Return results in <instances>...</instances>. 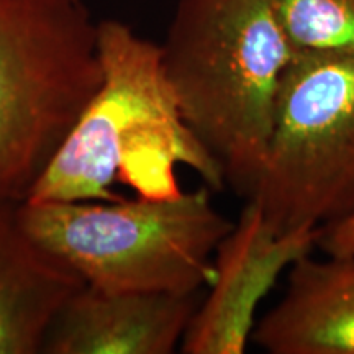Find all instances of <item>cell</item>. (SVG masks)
I'll list each match as a JSON object with an SVG mask.
<instances>
[{
  "instance_id": "obj_1",
  "label": "cell",
  "mask_w": 354,
  "mask_h": 354,
  "mask_svg": "<svg viewBox=\"0 0 354 354\" xmlns=\"http://www.w3.org/2000/svg\"><path fill=\"white\" fill-rule=\"evenodd\" d=\"M97 44L99 87L26 201L112 202L122 198L113 184L141 197L176 196L180 165L212 192L227 189L216 162L185 125L162 48L118 20L99 21Z\"/></svg>"
},
{
  "instance_id": "obj_2",
  "label": "cell",
  "mask_w": 354,
  "mask_h": 354,
  "mask_svg": "<svg viewBox=\"0 0 354 354\" xmlns=\"http://www.w3.org/2000/svg\"><path fill=\"white\" fill-rule=\"evenodd\" d=\"M161 48L185 125L216 162L225 187L250 198L295 53L271 7L266 0H177Z\"/></svg>"
},
{
  "instance_id": "obj_3",
  "label": "cell",
  "mask_w": 354,
  "mask_h": 354,
  "mask_svg": "<svg viewBox=\"0 0 354 354\" xmlns=\"http://www.w3.org/2000/svg\"><path fill=\"white\" fill-rule=\"evenodd\" d=\"M21 228L94 289L194 294L215 277L214 256L233 223L202 187L169 197L33 202Z\"/></svg>"
},
{
  "instance_id": "obj_4",
  "label": "cell",
  "mask_w": 354,
  "mask_h": 354,
  "mask_svg": "<svg viewBox=\"0 0 354 354\" xmlns=\"http://www.w3.org/2000/svg\"><path fill=\"white\" fill-rule=\"evenodd\" d=\"M84 0H0V207L30 197L102 71Z\"/></svg>"
},
{
  "instance_id": "obj_5",
  "label": "cell",
  "mask_w": 354,
  "mask_h": 354,
  "mask_svg": "<svg viewBox=\"0 0 354 354\" xmlns=\"http://www.w3.org/2000/svg\"><path fill=\"white\" fill-rule=\"evenodd\" d=\"M248 201L277 233L354 214V50L294 53Z\"/></svg>"
},
{
  "instance_id": "obj_6",
  "label": "cell",
  "mask_w": 354,
  "mask_h": 354,
  "mask_svg": "<svg viewBox=\"0 0 354 354\" xmlns=\"http://www.w3.org/2000/svg\"><path fill=\"white\" fill-rule=\"evenodd\" d=\"M318 228L277 233L253 201L218 243L215 277L185 331V354H243L254 330L261 300L279 276L317 246Z\"/></svg>"
},
{
  "instance_id": "obj_7",
  "label": "cell",
  "mask_w": 354,
  "mask_h": 354,
  "mask_svg": "<svg viewBox=\"0 0 354 354\" xmlns=\"http://www.w3.org/2000/svg\"><path fill=\"white\" fill-rule=\"evenodd\" d=\"M201 300V292L112 294L84 284L51 322L41 353H174Z\"/></svg>"
},
{
  "instance_id": "obj_8",
  "label": "cell",
  "mask_w": 354,
  "mask_h": 354,
  "mask_svg": "<svg viewBox=\"0 0 354 354\" xmlns=\"http://www.w3.org/2000/svg\"><path fill=\"white\" fill-rule=\"evenodd\" d=\"M251 338L271 354H354V254L295 261Z\"/></svg>"
},
{
  "instance_id": "obj_9",
  "label": "cell",
  "mask_w": 354,
  "mask_h": 354,
  "mask_svg": "<svg viewBox=\"0 0 354 354\" xmlns=\"http://www.w3.org/2000/svg\"><path fill=\"white\" fill-rule=\"evenodd\" d=\"M82 286L25 233L17 207H0V354L41 353L51 322Z\"/></svg>"
},
{
  "instance_id": "obj_10",
  "label": "cell",
  "mask_w": 354,
  "mask_h": 354,
  "mask_svg": "<svg viewBox=\"0 0 354 354\" xmlns=\"http://www.w3.org/2000/svg\"><path fill=\"white\" fill-rule=\"evenodd\" d=\"M295 51L354 50V0H266Z\"/></svg>"
},
{
  "instance_id": "obj_11",
  "label": "cell",
  "mask_w": 354,
  "mask_h": 354,
  "mask_svg": "<svg viewBox=\"0 0 354 354\" xmlns=\"http://www.w3.org/2000/svg\"><path fill=\"white\" fill-rule=\"evenodd\" d=\"M317 246L326 256L354 254V214L318 228Z\"/></svg>"
}]
</instances>
